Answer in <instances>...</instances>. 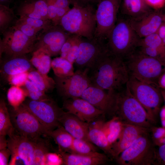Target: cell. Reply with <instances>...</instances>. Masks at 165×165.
I'll return each instance as SVG.
<instances>
[{
  "instance_id": "26",
  "label": "cell",
  "mask_w": 165,
  "mask_h": 165,
  "mask_svg": "<svg viewBox=\"0 0 165 165\" xmlns=\"http://www.w3.org/2000/svg\"><path fill=\"white\" fill-rule=\"evenodd\" d=\"M58 145L59 152L70 153L74 138L61 125L55 129L46 133Z\"/></svg>"
},
{
  "instance_id": "13",
  "label": "cell",
  "mask_w": 165,
  "mask_h": 165,
  "mask_svg": "<svg viewBox=\"0 0 165 165\" xmlns=\"http://www.w3.org/2000/svg\"><path fill=\"white\" fill-rule=\"evenodd\" d=\"M105 40L81 37L78 57L75 63L78 69L89 70L108 50Z\"/></svg>"
},
{
  "instance_id": "11",
  "label": "cell",
  "mask_w": 165,
  "mask_h": 165,
  "mask_svg": "<svg viewBox=\"0 0 165 165\" xmlns=\"http://www.w3.org/2000/svg\"><path fill=\"white\" fill-rule=\"evenodd\" d=\"M88 68L78 69L74 73L64 77H54L55 88L64 100L81 97L85 90L92 85Z\"/></svg>"
},
{
  "instance_id": "29",
  "label": "cell",
  "mask_w": 165,
  "mask_h": 165,
  "mask_svg": "<svg viewBox=\"0 0 165 165\" xmlns=\"http://www.w3.org/2000/svg\"><path fill=\"white\" fill-rule=\"evenodd\" d=\"M15 132L10 113L4 100L0 101V135L10 136Z\"/></svg>"
},
{
  "instance_id": "2",
  "label": "cell",
  "mask_w": 165,
  "mask_h": 165,
  "mask_svg": "<svg viewBox=\"0 0 165 165\" xmlns=\"http://www.w3.org/2000/svg\"><path fill=\"white\" fill-rule=\"evenodd\" d=\"M123 123L150 129L154 123L127 85L116 91L113 116Z\"/></svg>"
},
{
  "instance_id": "35",
  "label": "cell",
  "mask_w": 165,
  "mask_h": 165,
  "mask_svg": "<svg viewBox=\"0 0 165 165\" xmlns=\"http://www.w3.org/2000/svg\"><path fill=\"white\" fill-rule=\"evenodd\" d=\"M30 99L37 101H48L51 99L41 90L34 83L28 79L22 86Z\"/></svg>"
},
{
  "instance_id": "37",
  "label": "cell",
  "mask_w": 165,
  "mask_h": 165,
  "mask_svg": "<svg viewBox=\"0 0 165 165\" xmlns=\"http://www.w3.org/2000/svg\"><path fill=\"white\" fill-rule=\"evenodd\" d=\"M13 9L8 6L0 5V29L1 33L3 32L10 26L14 17Z\"/></svg>"
},
{
  "instance_id": "12",
  "label": "cell",
  "mask_w": 165,
  "mask_h": 165,
  "mask_svg": "<svg viewBox=\"0 0 165 165\" xmlns=\"http://www.w3.org/2000/svg\"><path fill=\"white\" fill-rule=\"evenodd\" d=\"M120 3V0H98L95 11L94 37L106 40L116 22Z\"/></svg>"
},
{
  "instance_id": "28",
  "label": "cell",
  "mask_w": 165,
  "mask_h": 165,
  "mask_svg": "<svg viewBox=\"0 0 165 165\" xmlns=\"http://www.w3.org/2000/svg\"><path fill=\"white\" fill-rule=\"evenodd\" d=\"M51 57L41 49L33 52L30 61L32 65L40 73L48 75L51 67Z\"/></svg>"
},
{
  "instance_id": "4",
  "label": "cell",
  "mask_w": 165,
  "mask_h": 165,
  "mask_svg": "<svg viewBox=\"0 0 165 165\" xmlns=\"http://www.w3.org/2000/svg\"><path fill=\"white\" fill-rule=\"evenodd\" d=\"M123 60L130 75L158 86V79L165 72V61L145 55L136 48Z\"/></svg>"
},
{
  "instance_id": "14",
  "label": "cell",
  "mask_w": 165,
  "mask_h": 165,
  "mask_svg": "<svg viewBox=\"0 0 165 165\" xmlns=\"http://www.w3.org/2000/svg\"><path fill=\"white\" fill-rule=\"evenodd\" d=\"M71 35L60 25L53 24L42 30L37 36L34 51L41 49L50 57L56 56L60 54L63 45Z\"/></svg>"
},
{
  "instance_id": "3",
  "label": "cell",
  "mask_w": 165,
  "mask_h": 165,
  "mask_svg": "<svg viewBox=\"0 0 165 165\" xmlns=\"http://www.w3.org/2000/svg\"><path fill=\"white\" fill-rule=\"evenodd\" d=\"M61 18L59 25L69 34L91 39L96 28V10L93 5L84 6L73 3Z\"/></svg>"
},
{
  "instance_id": "24",
  "label": "cell",
  "mask_w": 165,
  "mask_h": 165,
  "mask_svg": "<svg viewBox=\"0 0 165 165\" xmlns=\"http://www.w3.org/2000/svg\"><path fill=\"white\" fill-rule=\"evenodd\" d=\"M104 122L101 120L96 119L89 123V138L93 144L103 150L106 154L113 157L111 146L103 129Z\"/></svg>"
},
{
  "instance_id": "36",
  "label": "cell",
  "mask_w": 165,
  "mask_h": 165,
  "mask_svg": "<svg viewBox=\"0 0 165 165\" xmlns=\"http://www.w3.org/2000/svg\"><path fill=\"white\" fill-rule=\"evenodd\" d=\"M138 46H144L159 49L165 48V44L156 32L140 38Z\"/></svg>"
},
{
  "instance_id": "45",
  "label": "cell",
  "mask_w": 165,
  "mask_h": 165,
  "mask_svg": "<svg viewBox=\"0 0 165 165\" xmlns=\"http://www.w3.org/2000/svg\"><path fill=\"white\" fill-rule=\"evenodd\" d=\"M156 165H165V144L156 149Z\"/></svg>"
},
{
  "instance_id": "1",
  "label": "cell",
  "mask_w": 165,
  "mask_h": 165,
  "mask_svg": "<svg viewBox=\"0 0 165 165\" xmlns=\"http://www.w3.org/2000/svg\"><path fill=\"white\" fill-rule=\"evenodd\" d=\"M92 85L107 90H119L128 83L130 74L123 60L108 50L89 70Z\"/></svg>"
},
{
  "instance_id": "22",
  "label": "cell",
  "mask_w": 165,
  "mask_h": 165,
  "mask_svg": "<svg viewBox=\"0 0 165 165\" xmlns=\"http://www.w3.org/2000/svg\"><path fill=\"white\" fill-rule=\"evenodd\" d=\"M63 160V165H98L106 163L109 159L105 154L98 152L90 155H82L58 152Z\"/></svg>"
},
{
  "instance_id": "6",
  "label": "cell",
  "mask_w": 165,
  "mask_h": 165,
  "mask_svg": "<svg viewBox=\"0 0 165 165\" xmlns=\"http://www.w3.org/2000/svg\"><path fill=\"white\" fill-rule=\"evenodd\" d=\"M127 85L130 92L155 123L160 110L163 97L160 88L130 75Z\"/></svg>"
},
{
  "instance_id": "30",
  "label": "cell",
  "mask_w": 165,
  "mask_h": 165,
  "mask_svg": "<svg viewBox=\"0 0 165 165\" xmlns=\"http://www.w3.org/2000/svg\"><path fill=\"white\" fill-rule=\"evenodd\" d=\"M51 67L55 76L58 77H65L74 73L73 64L61 57L52 60Z\"/></svg>"
},
{
  "instance_id": "16",
  "label": "cell",
  "mask_w": 165,
  "mask_h": 165,
  "mask_svg": "<svg viewBox=\"0 0 165 165\" xmlns=\"http://www.w3.org/2000/svg\"><path fill=\"white\" fill-rule=\"evenodd\" d=\"M106 90L91 85L83 92L81 98L102 111L105 115L113 117L116 91Z\"/></svg>"
},
{
  "instance_id": "10",
  "label": "cell",
  "mask_w": 165,
  "mask_h": 165,
  "mask_svg": "<svg viewBox=\"0 0 165 165\" xmlns=\"http://www.w3.org/2000/svg\"><path fill=\"white\" fill-rule=\"evenodd\" d=\"M23 104L37 119L46 133L61 125L59 119L64 111L52 99L44 101L30 99L25 100Z\"/></svg>"
},
{
  "instance_id": "55",
  "label": "cell",
  "mask_w": 165,
  "mask_h": 165,
  "mask_svg": "<svg viewBox=\"0 0 165 165\" xmlns=\"http://www.w3.org/2000/svg\"><path fill=\"white\" fill-rule=\"evenodd\" d=\"M10 0H0V4L2 5L3 3L9 2Z\"/></svg>"
},
{
  "instance_id": "23",
  "label": "cell",
  "mask_w": 165,
  "mask_h": 165,
  "mask_svg": "<svg viewBox=\"0 0 165 165\" xmlns=\"http://www.w3.org/2000/svg\"><path fill=\"white\" fill-rule=\"evenodd\" d=\"M33 66L25 55L8 57L2 64L1 75L7 79L11 75L29 72Z\"/></svg>"
},
{
  "instance_id": "54",
  "label": "cell",
  "mask_w": 165,
  "mask_h": 165,
  "mask_svg": "<svg viewBox=\"0 0 165 165\" xmlns=\"http://www.w3.org/2000/svg\"><path fill=\"white\" fill-rule=\"evenodd\" d=\"M161 10L163 16V22L165 24V9H164L163 8L161 9Z\"/></svg>"
},
{
  "instance_id": "41",
  "label": "cell",
  "mask_w": 165,
  "mask_h": 165,
  "mask_svg": "<svg viewBox=\"0 0 165 165\" xmlns=\"http://www.w3.org/2000/svg\"><path fill=\"white\" fill-rule=\"evenodd\" d=\"M81 37L73 35L72 45L66 59L73 64L75 63L78 57Z\"/></svg>"
},
{
  "instance_id": "56",
  "label": "cell",
  "mask_w": 165,
  "mask_h": 165,
  "mask_svg": "<svg viewBox=\"0 0 165 165\" xmlns=\"http://www.w3.org/2000/svg\"><path fill=\"white\" fill-rule=\"evenodd\" d=\"M161 90V91L163 97L164 98L165 101V90Z\"/></svg>"
},
{
  "instance_id": "21",
  "label": "cell",
  "mask_w": 165,
  "mask_h": 165,
  "mask_svg": "<svg viewBox=\"0 0 165 165\" xmlns=\"http://www.w3.org/2000/svg\"><path fill=\"white\" fill-rule=\"evenodd\" d=\"M17 14L20 17L50 20L47 5L44 0H24L18 7Z\"/></svg>"
},
{
  "instance_id": "5",
  "label": "cell",
  "mask_w": 165,
  "mask_h": 165,
  "mask_svg": "<svg viewBox=\"0 0 165 165\" xmlns=\"http://www.w3.org/2000/svg\"><path fill=\"white\" fill-rule=\"evenodd\" d=\"M129 19L119 13L106 42L111 53L123 59L137 47L139 39Z\"/></svg>"
},
{
  "instance_id": "46",
  "label": "cell",
  "mask_w": 165,
  "mask_h": 165,
  "mask_svg": "<svg viewBox=\"0 0 165 165\" xmlns=\"http://www.w3.org/2000/svg\"><path fill=\"white\" fill-rule=\"evenodd\" d=\"M73 40V35L71 34L63 45L61 50L60 57L66 59L71 48Z\"/></svg>"
},
{
  "instance_id": "20",
  "label": "cell",
  "mask_w": 165,
  "mask_h": 165,
  "mask_svg": "<svg viewBox=\"0 0 165 165\" xmlns=\"http://www.w3.org/2000/svg\"><path fill=\"white\" fill-rule=\"evenodd\" d=\"M59 121L64 129L74 138L90 141L88 137L89 123L81 120L71 113L65 112L60 116Z\"/></svg>"
},
{
  "instance_id": "38",
  "label": "cell",
  "mask_w": 165,
  "mask_h": 165,
  "mask_svg": "<svg viewBox=\"0 0 165 165\" xmlns=\"http://www.w3.org/2000/svg\"><path fill=\"white\" fill-rule=\"evenodd\" d=\"M136 49L147 56L165 61V48L159 49L138 46Z\"/></svg>"
},
{
  "instance_id": "9",
  "label": "cell",
  "mask_w": 165,
  "mask_h": 165,
  "mask_svg": "<svg viewBox=\"0 0 165 165\" xmlns=\"http://www.w3.org/2000/svg\"><path fill=\"white\" fill-rule=\"evenodd\" d=\"M9 113L16 134L33 141L42 136H47L41 124L23 103L16 108H13Z\"/></svg>"
},
{
  "instance_id": "33",
  "label": "cell",
  "mask_w": 165,
  "mask_h": 165,
  "mask_svg": "<svg viewBox=\"0 0 165 165\" xmlns=\"http://www.w3.org/2000/svg\"><path fill=\"white\" fill-rule=\"evenodd\" d=\"M7 99L9 104L15 108L20 106L27 97L26 92L22 87L12 86L7 93Z\"/></svg>"
},
{
  "instance_id": "39",
  "label": "cell",
  "mask_w": 165,
  "mask_h": 165,
  "mask_svg": "<svg viewBox=\"0 0 165 165\" xmlns=\"http://www.w3.org/2000/svg\"><path fill=\"white\" fill-rule=\"evenodd\" d=\"M15 26L30 38L37 40V33L39 31L28 24L20 18L16 21Z\"/></svg>"
},
{
  "instance_id": "18",
  "label": "cell",
  "mask_w": 165,
  "mask_h": 165,
  "mask_svg": "<svg viewBox=\"0 0 165 165\" xmlns=\"http://www.w3.org/2000/svg\"><path fill=\"white\" fill-rule=\"evenodd\" d=\"M63 108L81 120L90 123L97 119L104 113L86 100L76 97L64 100Z\"/></svg>"
},
{
  "instance_id": "44",
  "label": "cell",
  "mask_w": 165,
  "mask_h": 165,
  "mask_svg": "<svg viewBox=\"0 0 165 165\" xmlns=\"http://www.w3.org/2000/svg\"><path fill=\"white\" fill-rule=\"evenodd\" d=\"M45 164L47 165H62L63 164V160L59 153L49 152L46 156Z\"/></svg>"
},
{
  "instance_id": "43",
  "label": "cell",
  "mask_w": 165,
  "mask_h": 165,
  "mask_svg": "<svg viewBox=\"0 0 165 165\" xmlns=\"http://www.w3.org/2000/svg\"><path fill=\"white\" fill-rule=\"evenodd\" d=\"M47 7L49 19L55 25H57V13L58 7H57L51 0H44Z\"/></svg>"
},
{
  "instance_id": "19",
  "label": "cell",
  "mask_w": 165,
  "mask_h": 165,
  "mask_svg": "<svg viewBox=\"0 0 165 165\" xmlns=\"http://www.w3.org/2000/svg\"><path fill=\"white\" fill-rule=\"evenodd\" d=\"M149 130V129L122 122L119 136L111 145L113 158L116 159L138 138L148 133Z\"/></svg>"
},
{
  "instance_id": "34",
  "label": "cell",
  "mask_w": 165,
  "mask_h": 165,
  "mask_svg": "<svg viewBox=\"0 0 165 165\" xmlns=\"http://www.w3.org/2000/svg\"><path fill=\"white\" fill-rule=\"evenodd\" d=\"M97 148L90 141L74 138L71 153L90 155L97 152Z\"/></svg>"
},
{
  "instance_id": "15",
  "label": "cell",
  "mask_w": 165,
  "mask_h": 165,
  "mask_svg": "<svg viewBox=\"0 0 165 165\" xmlns=\"http://www.w3.org/2000/svg\"><path fill=\"white\" fill-rule=\"evenodd\" d=\"M7 148L11 153L9 165L22 164L33 165L34 158V141L19 135L15 132L9 136Z\"/></svg>"
},
{
  "instance_id": "51",
  "label": "cell",
  "mask_w": 165,
  "mask_h": 165,
  "mask_svg": "<svg viewBox=\"0 0 165 165\" xmlns=\"http://www.w3.org/2000/svg\"><path fill=\"white\" fill-rule=\"evenodd\" d=\"M157 32L165 44V24L163 22Z\"/></svg>"
},
{
  "instance_id": "32",
  "label": "cell",
  "mask_w": 165,
  "mask_h": 165,
  "mask_svg": "<svg viewBox=\"0 0 165 165\" xmlns=\"http://www.w3.org/2000/svg\"><path fill=\"white\" fill-rule=\"evenodd\" d=\"M109 121L104 122L103 125L104 130L111 146L119 136L122 123L117 117L114 116Z\"/></svg>"
},
{
  "instance_id": "49",
  "label": "cell",
  "mask_w": 165,
  "mask_h": 165,
  "mask_svg": "<svg viewBox=\"0 0 165 165\" xmlns=\"http://www.w3.org/2000/svg\"><path fill=\"white\" fill-rule=\"evenodd\" d=\"M57 7L62 8H70L69 6L72 4L71 0H51Z\"/></svg>"
},
{
  "instance_id": "50",
  "label": "cell",
  "mask_w": 165,
  "mask_h": 165,
  "mask_svg": "<svg viewBox=\"0 0 165 165\" xmlns=\"http://www.w3.org/2000/svg\"><path fill=\"white\" fill-rule=\"evenodd\" d=\"M72 4L75 3L79 6H84L88 5H93L97 3L98 0H71Z\"/></svg>"
},
{
  "instance_id": "40",
  "label": "cell",
  "mask_w": 165,
  "mask_h": 165,
  "mask_svg": "<svg viewBox=\"0 0 165 165\" xmlns=\"http://www.w3.org/2000/svg\"><path fill=\"white\" fill-rule=\"evenodd\" d=\"M20 18L39 31L46 29L53 24L50 20H45L26 16L20 17Z\"/></svg>"
},
{
  "instance_id": "25",
  "label": "cell",
  "mask_w": 165,
  "mask_h": 165,
  "mask_svg": "<svg viewBox=\"0 0 165 165\" xmlns=\"http://www.w3.org/2000/svg\"><path fill=\"white\" fill-rule=\"evenodd\" d=\"M151 9L145 0H120L119 13L128 19H135Z\"/></svg>"
},
{
  "instance_id": "53",
  "label": "cell",
  "mask_w": 165,
  "mask_h": 165,
  "mask_svg": "<svg viewBox=\"0 0 165 165\" xmlns=\"http://www.w3.org/2000/svg\"><path fill=\"white\" fill-rule=\"evenodd\" d=\"M6 137L0 135V150L7 148V140Z\"/></svg>"
},
{
  "instance_id": "7",
  "label": "cell",
  "mask_w": 165,
  "mask_h": 165,
  "mask_svg": "<svg viewBox=\"0 0 165 165\" xmlns=\"http://www.w3.org/2000/svg\"><path fill=\"white\" fill-rule=\"evenodd\" d=\"M156 152L147 133L138 138L116 159L121 165H156Z\"/></svg>"
},
{
  "instance_id": "52",
  "label": "cell",
  "mask_w": 165,
  "mask_h": 165,
  "mask_svg": "<svg viewBox=\"0 0 165 165\" xmlns=\"http://www.w3.org/2000/svg\"><path fill=\"white\" fill-rule=\"evenodd\" d=\"M157 85L160 88L165 90V72L159 78Z\"/></svg>"
},
{
  "instance_id": "47",
  "label": "cell",
  "mask_w": 165,
  "mask_h": 165,
  "mask_svg": "<svg viewBox=\"0 0 165 165\" xmlns=\"http://www.w3.org/2000/svg\"><path fill=\"white\" fill-rule=\"evenodd\" d=\"M147 5L151 9L159 10L165 7V0H145Z\"/></svg>"
},
{
  "instance_id": "27",
  "label": "cell",
  "mask_w": 165,
  "mask_h": 165,
  "mask_svg": "<svg viewBox=\"0 0 165 165\" xmlns=\"http://www.w3.org/2000/svg\"><path fill=\"white\" fill-rule=\"evenodd\" d=\"M28 78L41 90L45 93L52 91L55 88L56 83L54 79L48 75L40 73L34 68L28 72Z\"/></svg>"
},
{
  "instance_id": "42",
  "label": "cell",
  "mask_w": 165,
  "mask_h": 165,
  "mask_svg": "<svg viewBox=\"0 0 165 165\" xmlns=\"http://www.w3.org/2000/svg\"><path fill=\"white\" fill-rule=\"evenodd\" d=\"M28 72L16 74L8 77L6 80L12 86L22 87L28 79Z\"/></svg>"
},
{
  "instance_id": "8",
  "label": "cell",
  "mask_w": 165,
  "mask_h": 165,
  "mask_svg": "<svg viewBox=\"0 0 165 165\" xmlns=\"http://www.w3.org/2000/svg\"><path fill=\"white\" fill-rule=\"evenodd\" d=\"M0 38V57L3 54L8 57L25 55L33 52L36 39L28 37L15 25L9 26Z\"/></svg>"
},
{
  "instance_id": "31",
  "label": "cell",
  "mask_w": 165,
  "mask_h": 165,
  "mask_svg": "<svg viewBox=\"0 0 165 165\" xmlns=\"http://www.w3.org/2000/svg\"><path fill=\"white\" fill-rule=\"evenodd\" d=\"M34 158L33 165H45L47 154L50 152V147L47 140L41 137L34 141Z\"/></svg>"
},
{
  "instance_id": "17",
  "label": "cell",
  "mask_w": 165,
  "mask_h": 165,
  "mask_svg": "<svg viewBox=\"0 0 165 165\" xmlns=\"http://www.w3.org/2000/svg\"><path fill=\"white\" fill-rule=\"evenodd\" d=\"M128 19L132 28L141 38L156 32L163 22L161 9H151L139 17Z\"/></svg>"
},
{
  "instance_id": "48",
  "label": "cell",
  "mask_w": 165,
  "mask_h": 165,
  "mask_svg": "<svg viewBox=\"0 0 165 165\" xmlns=\"http://www.w3.org/2000/svg\"><path fill=\"white\" fill-rule=\"evenodd\" d=\"M11 153L8 148L0 150V165L9 164L8 161Z\"/></svg>"
}]
</instances>
